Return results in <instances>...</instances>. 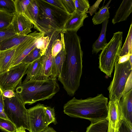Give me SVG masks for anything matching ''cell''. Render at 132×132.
<instances>
[{"mask_svg":"<svg viewBox=\"0 0 132 132\" xmlns=\"http://www.w3.org/2000/svg\"><path fill=\"white\" fill-rule=\"evenodd\" d=\"M63 32L65 54L58 79L68 94L72 96L80 85L82 72L83 52L77 32Z\"/></svg>","mask_w":132,"mask_h":132,"instance_id":"cell-1","label":"cell"},{"mask_svg":"<svg viewBox=\"0 0 132 132\" xmlns=\"http://www.w3.org/2000/svg\"><path fill=\"white\" fill-rule=\"evenodd\" d=\"M108 102V98L102 94L84 99L74 97L64 104L63 112L71 117L96 122L107 118Z\"/></svg>","mask_w":132,"mask_h":132,"instance_id":"cell-2","label":"cell"},{"mask_svg":"<svg viewBox=\"0 0 132 132\" xmlns=\"http://www.w3.org/2000/svg\"><path fill=\"white\" fill-rule=\"evenodd\" d=\"M56 79L51 77L44 80L30 79L19 84L16 93L25 105L51 98L59 90Z\"/></svg>","mask_w":132,"mask_h":132,"instance_id":"cell-3","label":"cell"},{"mask_svg":"<svg viewBox=\"0 0 132 132\" xmlns=\"http://www.w3.org/2000/svg\"><path fill=\"white\" fill-rule=\"evenodd\" d=\"M37 1L39 14L34 28L48 36H50L55 32L62 31L71 15L44 0Z\"/></svg>","mask_w":132,"mask_h":132,"instance_id":"cell-4","label":"cell"},{"mask_svg":"<svg viewBox=\"0 0 132 132\" xmlns=\"http://www.w3.org/2000/svg\"><path fill=\"white\" fill-rule=\"evenodd\" d=\"M122 32L113 34L99 55V68L109 77H111L116 62L118 60L122 48Z\"/></svg>","mask_w":132,"mask_h":132,"instance_id":"cell-5","label":"cell"},{"mask_svg":"<svg viewBox=\"0 0 132 132\" xmlns=\"http://www.w3.org/2000/svg\"><path fill=\"white\" fill-rule=\"evenodd\" d=\"M3 98L4 111L9 120L17 129L23 127L29 131L27 109L18 94L15 92L14 96L8 98L3 96Z\"/></svg>","mask_w":132,"mask_h":132,"instance_id":"cell-6","label":"cell"},{"mask_svg":"<svg viewBox=\"0 0 132 132\" xmlns=\"http://www.w3.org/2000/svg\"><path fill=\"white\" fill-rule=\"evenodd\" d=\"M115 63L114 76L108 88L109 100H120L123 94L126 82L132 73V65L129 60L119 64Z\"/></svg>","mask_w":132,"mask_h":132,"instance_id":"cell-7","label":"cell"},{"mask_svg":"<svg viewBox=\"0 0 132 132\" xmlns=\"http://www.w3.org/2000/svg\"><path fill=\"white\" fill-rule=\"evenodd\" d=\"M30 64L21 63L0 74V88L2 92L6 90H15L21 83Z\"/></svg>","mask_w":132,"mask_h":132,"instance_id":"cell-8","label":"cell"},{"mask_svg":"<svg viewBox=\"0 0 132 132\" xmlns=\"http://www.w3.org/2000/svg\"><path fill=\"white\" fill-rule=\"evenodd\" d=\"M45 107L39 103L27 109L29 132H41L48 127Z\"/></svg>","mask_w":132,"mask_h":132,"instance_id":"cell-9","label":"cell"},{"mask_svg":"<svg viewBox=\"0 0 132 132\" xmlns=\"http://www.w3.org/2000/svg\"><path fill=\"white\" fill-rule=\"evenodd\" d=\"M60 32H55L50 37V41L47 48L44 54L41 57L42 70L37 80H45L51 76L53 57L51 53L52 46L54 40L60 36Z\"/></svg>","mask_w":132,"mask_h":132,"instance_id":"cell-10","label":"cell"},{"mask_svg":"<svg viewBox=\"0 0 132 132\" xmlns=\"http://www.w3.org/2000/svg\"><path fill=\"white\" fill-rule=\"evenodd\" d=\"M123 116L119 100L110 101L108 104L107 132H118Z\"/></svg>","mask_w":132,"mask_h":132,"instance_id":"cell-11","label":"cell"},{"mask_svg":"<svg viewBox=\"0 0 132 132\" xmlns=\"http://www.w3.org/2000/svg\"><path fill=\"white\" fill-rule=\"evenodd\" d=\"M11 23L15 32L19 35H28L33 28V24L23 14L15 13Z\"/></svg>","mask_w":132,"mask_h":132,"instance_id":"cell-12","label":"cell"},{"mask_svg":"<svg viewBox=\"0 0 132 132\" xmlns=\"http://www.w3.org/2000/svg\"><path fill=\"white\" fill-rule=\"evenodd\" d=\"M87 17L86 13H81L76 11L67 20L62 31L77 32L83 26L84 21Z\"/></svg>","mask_w":132,"mask_h":132,"instance_id":"cell-13","label":"cell"},{"mask_svg":"<svg viewBox=\"0 0 132 132\" xmlns=\"http://www.w3.org/2000/svg\"><path fill=\"white\" fill-rule=\"evenodd\" d=\"M119 102L123 118L132 125V89L123 95Z\"/></svg>","mask_w":132,"mask_h":132,"instance_id":"cell-14","label":"cell"},{"mask_svg":"<svg viewBox=\"0 0 132 132\" xmlns=\"http://www.w3.org/2000/svg\"><path fill=\"white\" fill-rule=\"evenodd\" d=\"M132 11V0H123L112 20L113 24L126 20Z\"/></svg>","mask_w":132,"mask_h":132,"instance_id":"cell-15","label":"cell"},{"mask_svg":"<svg viewBox=\"0 0 132 132\" xmlns=\"http://www.w3.org/2000/svg\"><path fill=\"white\" fill-rule=\"evenodd\" d=\"M60 37L63 44L61 51L55 57H53L52 70V75L51 77L56 78L58 77L61 69L63 63L65 54V48L63 38V32L62 31L60 33Z\"/></svg>","mask_w":132,"mask_h":132,"instance_id":"cell-16","label":"cell"},{"mask_svg":"<svg viewBox=\"0 0 132 132\" xmlns=\"http://www.w3.org/2000/svg\"><path fill=\"white\" fill-rule=\"evenodd\" d=\"M38 33L35 31L26 36L17 35L6 39L0 43V51L6 50L19 45L32 38Z\"/></svg>","mask_w":132,"mask_h":132,"instance_id":"cell-17","label":"cell"},{"mask_svg":"<svg viewBox=\"0 0 132 132\" xmlns=\"http://www.w3.org/2000/svg\"><path fill=\"white\" fill-rule=\"evenodd\" d=\"M18 45L6 50L0 51V74L9 69Z\"/></svg>","mask_w":132,"mask_h":132,"instance_id":"cell-18","label":"cell"},{"mask_svg":"<svg viewBox=\"0 0 132 132\" xmlns=\"http://www.w3.org/2000/svg\"><path fill=\"white\" fill-rule=\"evenodd\" d=\"M42 68L41 57L29 64L26 72L27 76L23 82L30 79L37 80L40 74Z\"/></svg>","mask_w":132,"mask_h":132,"instance_id":"cell-19","label":"cell"},{"mask_svg":"<svg viewBox=\"0 0 132 132\" xmlns=\"http://www.w3.org/2000/svg\"><path fill=\"white\" fill-rule=\"evenodd\" d=\"M108 21L109 20L108 19L102 23V29L100 35L93 44V54L97 53L102 50L107 44L106 39V34Z\"/></svg>","mask_w":132,"mask_h":132,"instance_id":"cell-20","label":"cell"},{"mask_svg":"<svg viewBox=\"0 0 132 132\" xmlns=\"http://www.w3.org/2000/svg\"><path fill=\"white\" fill-rule=\"evenodd\" d=\"M39 14V8L37 0H32L23 14L34 26L38 20Z\"/></svg>","mask_w":132,"mask_h":132,"instance_id":"cell-21","label":"cell"},{"mask_svg":"<svg viewBox=\"0 0 132 132\" xmlns=\"http://www.w3.org/2000/svg\"><path fill=\"white\" fill-rule=\"evenodd\" d=\"M111 1H109L105 5L103 6L94 15L92 20L94 24H100L108 19L110 17L109 6Z\"/></svg>","mask_w":132,"mask_h":132,"instance_id":"cell-22","label":"cell"},{"mask_svg":"<svg viewBox=\"0 0 132 132\" xmlns=\"http://www.w3.org/2000/svg\"><path fill=\"white\" fill-rule=\"evenodd\" d=\"M108 121L107 118L97 122L91 123L86 132H107Z\"/></svg>","mask_w":132,"mask_h":132,"instance_id":"cell-23","label":"cell"},{"mask_svg":"<svg viewBox=\"0 0 132 132\" xmlns=\"http://www.w3.org/2000/svg\"><path fill=\"white\" fill-rule=\"evenodd\" d=\"M129 53L132 54V24H131L125 42L121 48L120 56H122Z\"/></svg>","mask_w":132,"mask_h":132,"instance_id":"cell-24","label":"cell"},{"mask_svg":"<svg viewBox=\"0 0 132 132\" xmlns=\"http://www.w3.org/2000/svg\"><path fill=\"white\" fill-rule=\"evenodd\" d=\"M14 15L0 10V30L7 27L11 24Z\"/></svg>","mask_w":132,"mask_h":132,"instance_id":"cell-25","label":"cell"},{"mask_svg":"<svg viewBox=\"0 0 132 132\" xmlns=\"http://www.w3.org/2000/svg\"><path fill=\"white\" fill-rule=\"evenodd\" d=\"M44 54L40 49L36 47L24 59L21 63H30L41 57Z\"/></svg>","mask_w":132,"mask_h":132,"instance_id":"cell-26","label":"cell"},{"mask_svg":"<svg viewBox=\"0 0 132 132\" xmlns=\"http://www.w3.org/2000/svg\"><path fill=\"white\" fill-rule=\"evenodd\" d=\"M37 40L30 45L18 55L12 62L9 69L21 63L24 59L36 47Z\"/></svg>","mask_w":132,"mask_h":132,"instance_id":"cell-27","label":"cell"},{"mask_svg":"<svg viewBox=\"0 0 132 132\" xmlns=\"http://www.w3.org/2000/svg\"><path fill=\"white\" fill-rule=\"evenodd\" d=\"M18 35L14 31L11 24L7 27L0 30V43L10 38Z\"/></svg>","mask_w":132,"mask_h":132,"instance_id":"cell-28","label":"cell"},{"mask_svg":"<svg viewBox=\"0 0 132 132\" xmlns=\"http://www.w3.org/2000/svg\"><path fill=\"white\" fill-rule=\"evenodd\" d=\"M0 129L5 132H15L17 128L10 120L0 118Z\"/></svg>","mask_w":132,"mask_h":132,"instance_id":"cell-29","label":"cell"},{"mask_svg":"<svg viewBox=\"0 0 132 132\" xmlns=\"http://www.w3.org/2000/svg\"><path fill=\"white\" fill-rule=\"evenodd\" d=\"M0 10L15 14V10L14 0H0Z\"/></svg>","mask_w":132,"mask_h":132,"instance_id":"cell-30","label":"cell"},{"mask_svg":"<svg viewBox=\"0 0 132 132\" xmlns=\"http://www.w3.org/2000/svg\"><path fill=\"white\" fill-rule=\"evenodd\" d=\"M74 1L76 11L81 13H86L90 6L88 1L74 0Z\"/></svg>","mask_w":132,"mask_h":132,"instance_id":"cell-31","label":"cell"},{"mask_svg":"<svg viewBox=\"0 0 132 132\" xmlns=\"http://www.w3.org/2000/svg\"><path fill=\"white\" fill-rule=\"evenodd\" d=\"M32 0H15L14 2L15 13L24 14Z\"/></svg>","mask_w":132,"mask_h":132,"instance_id":"cell-32","label":"cell"},{"mask_svg":"<svg viewBox=\"0 0 132 132\" xmlns=\"http://www.w3.org/2000/svg\"><path fill=\"white\" fill-rule=\"evenodd\" d=\"M50 37L48 36H42L38 39L36 41V47L40 49L44 53L49 44Z\"/></svg>","mask_w":132,"mask_h":132,"instance_id":"cell-33","label":"cell"},{"mask_svg":"<svg viewBox=\"0 0 132 132\" xmlns=\"http://www.w3.org/2000/svg\"><path fill=\"white\" fill-rule=\"evenodd\" d=\"M63 46V42L60 36L55 39L52 44L51 53L53 57L55 56L61 51Z\"/></svg>","mask_w":132,"mask_h":132,"instance_id":"cell-34","label":"cell"},{"mask_svg":"<svg viewBox=\"0 0 132 132\" xmlns=\"http://www.w3.org/2000/svg\"><path fill=\"white\" fill-rule=\"evenodd\" d=\"M45 110L47 119L49 125L51 123L54 124L57 123L54 108L49 106H45Z\"/></svg>","mask_w":132,"mask_h":132,"instance_id":"cell-35","label":"cell"},{"mask_svg":"<svg viewBox=\"0 0 132 132\" xmlns=\"http://www.w3.org/2000/svg\"><path fill=\"white\" fill-rule=\"evenodd\" d=\"M67 12L71 15L76 11L74 0H60Z\"/></svg>","mask_w":132,"mask_h":132,"instance_id":"cell-36","label":"cell"},{"mask_svg":"<svg viewBox=\"0 0 132 132\" xmlns=\"http://www.w3.org/2000/svg\"><path fill=\"white\" fill-rule=\"evenodd\" d=\"M118 132H132V125L130 124L123 118Z\"/></svg>","mask_w":132,"mask_h":132,"instance_id":"cell-37","label":"cell"},{"mask_svg":"<svg viewBox=\"0 0 132 132\" xmlns=\"http://www.w3.org/2000/svg\"><path fill=\"white\" fill-rule=\"evenodd\" d=\"M102 0H98L92 6H90L86 13H89L91 15L96 13V11L99 8V6Z\"/></svg>","mask_w":132,"mask_h":132,"instance_id":"cell-38","label":"cell"},{"mask_svg":"<svg viewBox=\"0 0 132 132\" xmlns=\"http://www.w3.org/2000/svg\"><path fill=\"white\" fill-rule=\"evenodd\" d=\"M46 2L66 12L60 0H44Z\"/></svg>","mask_w":132,"mask_h":132,"instance_id":"cell-39","label":"cell"},{"mask_svg":"<svg viewBox=\"0 0 132 132\" xmlns=\"http://www.w3.org/2000/svg\"><path fill=\"white\" fill-rule=\"evenodd\" d=\"M132 73L130 74L126 82L123 94L132 89Z\"/></svg>","mask_w":132,"mask_h":132,"instance_id":"cell-40","label":"cell"},{"mask_svg":"<svg viewBox=\"0 0 132 132\" xmlns=\"http://www.w3.org/2000/svg\"><path fill=\"white\" fill-rule=\"evenodd\" d=\"M3 96L8 98H11L15 96V92L13 90L8 89L3 92Z\"/></svg>","mask_w":132,"mask_h":132,"instance_id":"cell-41","label":"cell"},{"mask_svg":"<svg viewBox=\"0 0 132 132\" xmlns=\"http://www.w3.org/2000/svg\"><path fill=\"white\" fill-rule=\"evenodd\" d=\"M132 54L129 53L127 54L122 56H120L118 60V62L119 63H121L127 61L129 60L130 55Z\"/></svg>","mask_w":132,"mask_h":132,"instance_id":"cell-42","label":"cell"},{"mask_svg":"<svg viewBox=\"0 0 132 132\" xmlns=\"http://www.w3.org/2000/svg\"><path fill=\"white\" fill-rule=\"evenodd\" d=\"M41 132H57L52 127H48L46 129Z\"/></svg>","mask_w":132,"mask_h":132,"instance_id":"cell-43","label":"cell"},{"mask_svg":"<svg viewBox=\"0 0 132 132\" xmlns=\"http://www.w3.org/2000/svg\"><path fill=\"white\" fill-rule=\"evenodd\" d=\"M25 130L23 127H21L17 129L15 132H26Z\"/></svg>","mask_w":132,"mask_h":132,"instance_id":"cell-44","label":"cell"},{"mask_svg":"<svg viewBox=\"0 0 132 132\" xmlns=\"http://www.w3.org/2000/svg\"><path fill=\"white\" fill-rule=\"evenodd\" d=\"M74 132V131H70V132Z\"/></svg>","mask_w":132,"mask_h":132,"instance_id":"cell-45","label":"cell"},{"mask_svg":"<svg viewBox=\"0 0 132 132\" xmlns=\"http://www.w3.org/2000/svg\"><path fill=\"white\" fill-rule=\"evenodd\" d=\"M1 89L0 88V92H1Z\"/></svg>","mask_w":132,"mask_h":132,"instance_id":"cell-46","label":"cell"}]
</instances>
